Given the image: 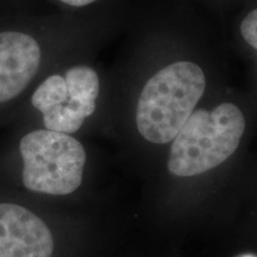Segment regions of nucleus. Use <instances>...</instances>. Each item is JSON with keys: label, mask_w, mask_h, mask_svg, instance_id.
Listing matches in <instances>:
<instances>
[{"label": "nucleus", "mask_w": 257, "mask_h": 257, "mask_svg": "<svg viewBox=\"0 0 257 257\" xmlns=\"http://www.w3.org/2000/svg\"><path fill=\"white\" fill-rule=\"evenodd\" d=\"M206 87L198 64L180 61L169 64L148 80L138 99L136 123L149 142L173 141L184 126Z\"/></svg>", "instance_id": "f257e3e1"}, {"label": "nucleus", "mask_w": 257, "mask_h": 257, "mask_svg": "<svg viewBox=\"0 0 257 257\" xmlns=\"http://www.w3.org/2000/svg\"><path fill=\"white\" fill-rule=\"evenodd\" d=\"M41 48L30 35L0 32V102L21 94L36 75Z\"/></svg>", "instance_id": "39448f33"}, {"label": "nucleus", "mask_w": 257, "mask_h": 257, "mask_svg": "<svg viewBox=\"0 0 257 257\" xmlns=\"http://www.w3.org/2000/svg\"><path fill=\"white\" fill-rule=\"evenodd\" d=\"M49 227L28 208L0 204V257H51Z\"/></svg>", "instance_id": "20e7f679"}, {"label": "nucleus", "mask_w": 257, "mask_h": 257, "mask_svg": "<svg viewBox=\"0 0 257 257\" xmlns=\"http://www.w3.org/2000/svg\"><path fill=\"white\" fill-rule=\"evenodd\" d=\"M244 257H252V256H244Z\"/></svg>", "instance_id": "9d476101"}, {"label": "nucleus", "mask_w": 257, "mask_h": 257, "mask_svg": "<svg viewBox=\"0 0 257 257\" xmlns=\"http://www.w3.org/2000/svg\"><path fill=\"white\" fill-rule=\"evenodd\" d=\"M245 118L236 105L194 111L170 148L168 169L176 176H194L225 162L239 146Z\"/></svg>", "instance_id": "f03ea898"}, {"label": "nucleus", "mask_w": 257, "mask_h": 257, "mask_svg": "<svg viewBox=\"0 0 257 257\" xmlns=\"http://www.w3.org/2000/svg\"><path fill=\"white\" fill-rule=\"evenodd\" d=\"M64 4L75 6V8H81V6H86L92 4V3L96 2V0H61Z\"/></svg>", "instance_id": "1a4fd4ad"}, {"label": "nucleus", "mask_w": 257, "mask_h": 257, "mask_svg": "<svg viewBox=\"0 0 257 257\" xmlns=\"http://www.w3.org/2000/svg\"><path fill=\"white\" fill-rule=\"evenodd\" d=\"M64 80L68 89L67 105L86 119L95 111V101L100 91L98 74L87 66H78L67 70Z\"/></svg>", "instance_id": "423d86ee"}, {"label": "nucleus", "mask_w": 257, "mask_h": 257, "mask_svg": "<svg viewBox=\"0 0 257 257\" xmlns=\"http://www.w3.org/2000/svg\"><path fill=\"white\" fill-rule=\"evenodd\" d=\"M19 150L24 161L23 182L30 191L66 195L81 185L86 153L68 134L32 131L22 138Z\"/></svg>", "instance_id": "7ed1b4c3"}, {"label": "nucleus", "mask_w": 257, "mask_h": 257, "mask_svg": "<svg viewBox=\"0 0 257 257\" xmlns=\"http://www.w3.org/2000/svg\"><path fill=\"white\" fill-rule=\"evenodd\" d=\"M240 34L246 43L257 50V9L244 18L240 24Z\"/></svg>", "instance_id": "6e6552de"}, {"label": "nucleus", "mask_w": 257, "mask_h": 257, "mask_svg": "<svg viewBox=\"0 0 257 257\" xmlns=\"http://www.w3.org/2000/svg\"><path fill=\"white\" fill-rule=\"evenodd\" d=\"M67 100L68 89L64 76L54 74L38 86L32 94L31 104L36 110L42 112V114H44L57 106L66 104Z\"/></svg>", "instance_id": "0eeeda50"}]
</instances>
